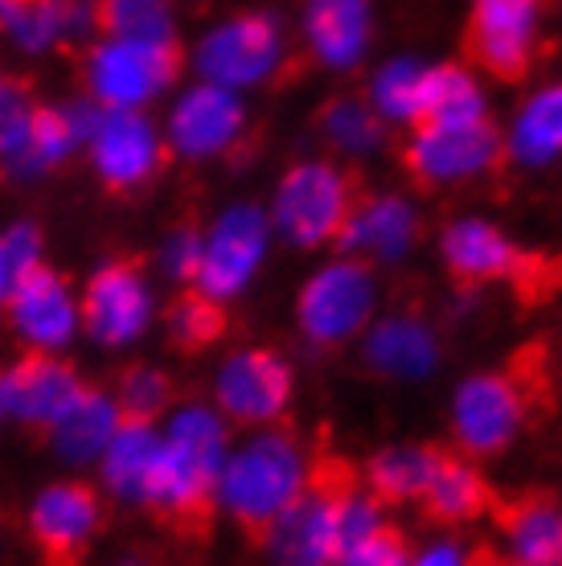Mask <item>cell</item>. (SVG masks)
Listing matches in <instances>:
<instances>
[{
  "label": "cell",
  "instance_id": "7402d4cb",
  "mask_svg": "<svg viewBox=\"0 0 562 566\" xmlns=\"http://www.w3.org/2000/svg\"><path fill=\"white\" fill-rule=\"evenodd\" d=\"M304 50L324 71H357L374 42L370 0H304Z\"/></svg>",
  "mask_w": 562,
  "mask_h": 566
},
{
  "label": "cell",
  "instance_id": "484cf974",
  "mask_svg": "<svg viewBox=\"0 0 562 566\" xmlns=\"http://www.w3.org/2000/svg\"><path fill=\"white\" fill-rule=\"evenodd\" d=\"M506 156L521 169H547L562 160V78L538 86L518 107L506 132Z\"/></svg>",
  "mask_w": 562,
  "mask_h": 566
},
{
  "label": "cell",
  "instance_id": "8d00e7d4",
  "mask_svg": "<svg viewBox=\"0 0 562 566\" xmlns=\"http://www.w3.org/2000/svg\"><path fill=\"white\" fill-rule=\"evenodd\" d=\"M42 239H45L42 222H29V218L13 222V227L0 234V251H4L9 263H13V275L42 259Z\"/></svg>",
  "mask_w": 562,
  "mask_h": 566
},
{
  "label": "cell",
  "instance_id": "44dd1931",
  "mask_svg": "<svg viewBox=\"0 0 562 566\" xmlns=\"http://www.w3.org/2000/svg\"><path fill=\"white\" fill-rule=\"evenodd\" d=\"M489 517L513 566H562V496L547 489L497 496Z\"/></svg>",
  "mask_w": 562,
  "mask_h": 566
},
{
  "label": "cell",
  "instance_id": "4dcf8cb0",
  "mask_svg": "<svg viewBox=\"0 0 562 566\" xmlns=\"http://www.w3.org/2000/svg\"><path fill=\"white\" fill-rule=\"evenodd\" d=\"M316 128H321L324 144L341 156H362L378 153L382 140H386V119H382L374 107H370L366 95H337L329 99L316 115Z\"/></svg>",
  "mask_w": 562,
  "mask_h": 566
},
{
  "label": "cell",
  "instance_id": "1f68e13d",
  "mask_svg": "<svg viewBox=\"0 0 562 566\" xmlns=\"http://www.w3.org/2000/svg\"><path fill=\"white\" fill-rule=\"evenodd\" d=\"M427 74H431V62H419V57H391V62H382L366 91L370 107H374L386 124L410 128L423 112Z\"/></svg>",
  "mask_w": 562,
  "mask_h": 566
},
{
  "label": "cell",
  "instance_id": "8fae6325",
  "mask_svg": "<svg viewBox=\"0 0 562 566\" xmlns=\"http://www.w3.org/2000/svg\"><path fill=\"white\" fill-rule=\"evenodd\" d=\"M398 165L419 189H456L506 169V132L492 124V115L472 124L410 128L398 148Z\"/></svg>",
  "mask_w": 562,
  "mask_h": 566
},
{
  "label": "cell",
  "instance_id": "b9f144b4",
  "mask_svg": "<svg viewBox=\"0 0 562 566\" xmlns=\"http://www.w3.org/2000/svg\"><path fill=\"white\" fill-rule=\"evenodd\" d=\"M0 423H4V369H0Z\"/></svg>",
  "mask_w": 562,
  "mask_h": 566
},
{
  "label": "cell",
  "instance_id": "ba28073f",
  "mask_svg": "<svg viewBox=\"0 0 562 566\" xmlns=\"http://www.w3.org/2000/svg\"><path fill=\"white\" fill-rule=\"evenodd\" d=\"M86 153H91V172H95L98 193L115 206L140 201L177 160L165 132L136 107L98 112L95 128L86 136Z\"/></svg>",
  "mask_w": 562,
  "mask_h": 566
},
{
  "label": "cell",
  "instance_id": "4fadbf2b",
  "mask_svg": "<svg viewBox=\"0 0 562 566\" xmlns=\"http://www.w3.org/2000/svg\"><path fill=\"white\" fill-rule=\"evenodd\" d=\"M148 321H153L148 255L115 251L86 280L83 296H79V328L103 349H119V345L144 337Z\"/></svg>",
  "mask_w": 562,
  "mask_h": 566
},
{
  "label": "cell",
  "instance_id": "836d02e7",
  "mask_svg": "<svg viewBox=\"0 0 562 566\" xmlns=\"http://www.w3.org/2000/svg\"><path fill=\"white\" fill-rule=\"evenodd\" d=\"M91 33L124 42L173 38V0H91Z\"/></svg>",
  "mask_w": 562,
  "mask_h": 566
},
{
  "label": "cell",
  "instance_id": "8992f818",
  "mask_svg": "<svg viewBox=\"0 0 562 566\" xmlns=\"http://www.w3.org/2000/svg\"><path fill=\"white\" fill-rule=\"evenodd\" d=\"M362 189H366L362 177L329 156L295 160L283 169L275 193H271V230L295 251L337 247Z\"/></svg>",
  "mask_w": 562,
  "mask_h": 566
},
{
  "label": "cell",
  "instance_id": "3957f363",
  "mask_svg": "<svg viewBox=\"0 0 562 566\" xmlns=\"http://www.w3.org/2000/svg\"><path fill=\"white\" fill-rule=\"evenodd\" d=\"M312 468V443L288 423L251 431L247 443L230 448L218 481V513L259 551L295 496L304 493Z\"/></svg>",
  "mask_w": 562,
  "mask_h": 566
},
{
  "label": "cell",
  "instance_id": "9a60e30c",
  "mask_svg": "<svg viewBox=\"0 0 562 566\" xmlns=\"http://www.w3.org/2000/svg\"><path fill=\"white\" fill-rule=\"evenodd\" d=\"M542 0H472L465 25V54L472 71L497 83H525L538 62Z\"/></svg>",
  "mask_w": 562,
  "mask_h": 566
},
{
  "label": "cell",
  "instance_id": "5bb4252c",
  "mask_svg": "<svg viewBox=\"0 0 562 566\" xmlns=\"http://www.w3.org/2000/svg\"><path fill=\"white\" fill-rule=\"evenodd\" d=\"M295 402V369L271 345H242L218 366L214 411L230 427L263 431L288 419Z\"/></svg>",
  "mask_w": 562,
  "mask_h": 566
},
{
  "label": "cell",
  "instance_id": "d6986e66",
  "mask_svg": "<svg viewBox=\"0 0 562 566\" xmlns=\"http://www.w3.org/2000/svg\"><path fill=\"white\" fill-rule=\"evenodd\" d=\"M83 382L86 378L71 357L54 349H25L4 369V419H13L29 439L42 443Z\"/></svg>",
  "mask_w": 562,
  "mask_h": 566
},
{
  "label": "cell",
  "instance_id": "7a4b0ae2",
  "mask_svg": "<svg viewBox=\"0 0 562 566\" xmlns=\"http://www.w3.org/2000/svg\"><path fill=\"white\" fill-rule=\"evenodd\" d=\"M554 407V386L538 349L518 354L501 369L468 374L451 395V443L477 464L506 455L538 415Z\"/></svg>",
  "mask_w": 562,
  "mask_h": 566
},
{
  "label": "cell",
  "instance_id": "f35d334b",
  "mask_svg": "<svg viewBox=\"0 0 562 566\" xmlns=\"http://www.w3.org/2000/svg\"><path fill=\"white\" fill-rule=\"evenodd\" d=\"M465 566H513V563H509L506 551H497V546H489V542H480V546H468Z\"/></svg>",
  "mask_w": 562,
  "mask_h": 566
},
{
  "label": "cell",
  "instance_id": "e575fe53",
  "mask_svg": "<svg viewBox=\"0 0 562 566\" xmlns=\"http://www.w3.org/2000/svg\"><path fill=\"white\" fill-rule=\"evenodd\" d=\"M201 247H206V227L197 222L194 213H181L165 239H160V251H156V268L165 280H173L177 287L185 283H197V271H201Z\"/></svg>",
  "mask_w": 562,
  "mask_h": 566
},
{
  "label": "cell",
  "instance_id": "83f0119b",
  "mask_svg": "<svg viewBox=\"0 0 562 566\" xmlns=\"http://www.w3.org/2000/svg\"><path fill=\"white\" fill-rule=\"evenodd\" d=\"M230 333V308L197 283H185L165 304V340L177 357H201Z\"/></svg>",
  "mask_w": 562,
  "mask_h": 566
},
{
  "label": "cell",
  "instance_id": "ffe728a7",
  "mask_svg": "<svg viewBox=\"0 0 562 566\" xmlns=\"http://www.w3.org/2000/svg\"><path fill=\"white\" fill-rule=\"evenodd\" d=\"M419 239L423 213L415 201L403 198V193H370V189H362L337 247L353 259H366L370 268H382V263L407 259L419 247Z\"/></svg>",
  "mask_w": 562,
  "mask_h": 566
},
{
  "label": "cell",
  "instance_id": "ac0fdd59",
  "mask_svg": "<svg viewBox=\"0 0 562 566\" xmlns=\"http://www.w3.org/2000/svg\"><path fill=\"white\" fill-rule=\"evenodd\" d=\"M4 321L25 340V349H66L79 333V300H74L71 275L50 268L45 259L17 271L4 296Z\"/></svg>",
  "mask_w": 562,
  "mask_h": 566
},
{
  "label": "cell",
  "instance_id": "f1b7e54d",
  "mask_svg": "<svg viewBox=\"0 0 562 566\" xmlns=\"http://www.w3.org/2000/svg\"><path fill=\"white\" fill-rule=\"evenodd\" d=\"M156 452H160V431H156V423H132V419H124V423L115 427L112 443L98 455L103 489L115 501H124V505H140Z\"/></svg>",
  "mask_w": 562,
  "mask_h": 566
},
{
  "label": "cell",
  "instance_id": "5b68a950",
  "mask_svg": "<svg viewBox=\"0 0 562 566\" xmlns=\"http://www.w3.org/2000/svg\"><path fill=\"white\" fill-rule=\"evenodd\" d=\"M189 66V50L181 38H153V42H124V38H98L79 54V91L98 112H144L160 99L169 86L181 83Z\"/></svg>",
  "mask_w": 562,
  "mask_h": 566
},
{
  "label": "cell",
  "instance_id": "f546056e",
  "mask_svg": "<svg viewBox=\"0 0 562 566\" xmlns=\"http://www.w3.org/2000/svg\"><path fill=\"white\" fill-rule=\"evenodd\" d=\"M489 119V95L477 83V74L460 62H431L423 112L410 128H436V124H472ZM407 128V132H410Z\"/></svg>",
  "mask_w": 562,
  "mask_h": 566
},
{
  "label": "cell",
  "instance_id": "d590c367",
  "mask_svg": "<svg viewBox=\"0 0 562 566\" xmlns=\"http://www.w3.org/2000/svg\"><path fill=\"white\" fill-rule=\"evenodd\" d=\"M410 554H415V546H410L407 530L386 522L370 538L357 542V546L341 551L333 558V566H410Z\"/></svg>",
  "mask_w": 562,
  "mask_h": 566
},
{
  "label": "cell",
  "instance_id": "603a6c76",
  "mask_svg": "<svg viewBox=\"0 0 562 566\" xmlns=\"http://www.w3.org/2000/svg\"><path fill=\"white\" fill-rule=\"evenodd\" d=\"M362 357L386 382H419L439 369V337L415 312H391L362 333Z\"/></svg>",
  "mask_w": 562,
  "mask_h": 566
},
{
  "label": "cell",
  "instance_id": "30bf717a",
  "mask_svg": "<svg viewBox=\"0 0 562 566\" xmlns=\"http://www.w3.org/2000/svg\"><path fill=\"white\" fill-rule=\"evenodd\" d=\"M107 530V493L83 476L50 481L29 501L25 538L38 566H91Z\"/></svg>",
  "mask_w": 562,
  "mask_h": 566
},
{
  "label": "cell",
  "instance_id": "6da1fadb",
  "mask_svg": "<svg viewBox=\"0 0 562 566\" xmlns=\"http://www.w3.org/2000/svg\"><path fill=\"white\" fill-rule=\"evenodd\" d=\"M230 455V423L206 402H189L160 436L136 510L181 546H206L218 530V481Z\"/></svg>",
  "mask_w": 562,
  "mask_h": 566
},
{
  "label": "cell",
  "instance_id": "2e32d148",
  "mask_svg": "<svg viewBox=\"0 0 562 566\" xmlns=\"http://www.w3.org/2000/svg\"><path fill=\"white\" fill-rule=\"evenodd\" d=\"M271 218L263 206L254 201H235L206 227V247H201V271H197V287L210 292L214 300L230 304L242 296L259 268L268 263L271 251Z\"/></svg>",
  "mask_w": 562,
  "mask_h": 566
},
{
  "label": "cell",
  "instance_id": "4316f807",
  "mask_svg": "<svg viewBox=\"0 0 562 566\" xmlns=\"http://www.w3.org/2000/svg\"><path fill=\"white\" fill-rule=\"evenodd\" d=\"M439 460V443H386L362 464V484L386 510L419 505L423 489L431 481Z\"/></svg>",
  "mask_w": 562,
  "mask_h": 566
},
{
  "label": "cell",
  "instance_id": "d6a6232c",
  "mask_svg": "<svg viewBox=\"0 0 562 566\" xmlns=\"http://www.w3.org/2000/svg\"><path fill=\"white\" fill-rule=\"evenodd\" d=\"M112 398L119 407V419L132 423H156L160 415H169L177 407V382L169 369L148 366V361H132L115 374Z\"/></svg>",
  "mask_w": 562,
  "mask_h": 566
},
{
  "label": "cell",
  "instance_id": "7c38bea8",
  "mask_svg": "<svg viewBox=\"0 0 562 566\" xmlns=\"http://www.w3.org/2000/svg\"><path fill=\"white\" fill-rule=\"evenodd\" d=\"M197 71L206 83L247 91V86H271L288 78L292 54L283 25L271 13H235L230 21L214 25L197 45Z\"/></svg>",
  "mask_w": 562,
  "mask_h": 566
},
{
  "label": "cell",
  "instance_id": "74e56055",
  "mask_svg": "<svg viewBox=\"0 0 562 566\" xmlns=\"http://www.w3.org/2000/svg\"><path fill=\"white\" fill-rule=\"evenodd\" d=\"M468 546H460L456 538H439L431 546H423L419 554H410V566H465Z\"/></svg>",
  "mask_w": 562,
  "mask_h": 566
},
{
  "label": "cell",
  "instance_id": "d4e9b609",
  "mask_svg": "<svg viewBox=\"0 0 562 566\" xmlns=\"http://www.w3.org/2000/svg\"><path fill=\"white\" fill-rule=\"evenodd\" d=\"M119 423H124V419H119V407H115L112 390L95 382H83L79 395H74V402L62 411V419L50 427V436H45L42 443L54 448V455L71 460V464H95L98 455H103V448L112 443Z\"/></svg>",
  "mask_w": 562,
  "mask_h": 566
},
{
  "label": "cell",
  "instance_id": "ab89813d",
  "mask_svg": "<svg viewBox=\"0 0 562 566\" xmlns=\"http://www.w3.org/2000/svg\"><path fill=\"white\" fill-rule=\"evenodd\" d=\"M9 283H13V263L0 251V308H4V296H9Z\"/></svg>",
  "mask_w": 562,
  "mask_h": 566
},
{
  "label": "cell",
  "instance_id": "cb8c5ba5",
  "mask_svg": "<svg viewBox=\"0 0 562 566\" xmlns=\"http://www.w3.org/2000/svg\"><path fill=\"white\" fill-rule=\"evenodd\" d=\"M492 501H497V493H492L485 468L472 455L456 452V448H439L431 481H427V489L419 496L423 517L439 525V530H460V525L489 517Z\"/></svg>",
  "mask_w": 562,
  "mask_h": 566
},
{
  "label": "cell",
  "instance_id": "52a82bcc",
  "mask_svg": "<svg viewBox=\"0 0 562 566\" xmlns=\"http://www.w3.org/2000/svg\"><path fill=\"white\" fill-rule=\"evenodd\" d=\"M378 316V268L341 255L295 292V328L312 349H345Z\"/></svg>",
  "mask_w": 562,
  "mask_h": 566
},
{
  "label": "cell",
  "instance_id": "9c48e42d",
  "mask_svg": "<svg viewBox=\"0 0 562 566\" xmlns=\"http://www.w3.org/2000/svg\"><path fill=\"white\" fill-rule=\"evenodd\" d=\"M439 263L460 287L506 283L525 300L550 292V263L521 251L489 218H456L439 230Z\"/></svg>",
  "mask_w": 562,
  "mask_h": 566
},
{
  "label": "cell",
  "instance_id": "277c9868",
  "mask_svg": "<svg viewBox=\"0 0 562 566\" xmlns=\"http://www.w3.org/2000/svg\"><path fill=\"white\" fill-rule=\"evenodd\" d=\"M353 484H362V472L316 439L309 484L263 534L259 554H268L271 566H333V558H337V505Z\"/></svg>",
  "mask_w": 562,
  "mask_h": 566
},
{
  "label": "cell",
  "instance_id": "60d3db41",
  "mask_svg": "<svg viewBox=\"0 0 562 566\" xmlns=\"http://www.w3.org/2000/svg\"><path fill=\"white\" fill-rule=\"evenodd\" d=\"M115 566H165L160 558H153V554H124Z\"/></svg>",
  "mask_w": 562,
  "mask_h": 566
},
{
  "label": "cell",
  "instance_id": "e0dca14e",
  "mask_svg": "<svg viewBox=\"0 0 562 566\" xmlns=\"http://www.w3.org/2000/svg\"><path fill=\"white\" fill-rule=\"evenodd\" d=\"M247 128H251V119H247L239 91L201 78L169 112L165 140H169L173 156L194 160V165H201V160H239V153L251 144Z\"/></svg>",
  "mask_w": 562,
  "mask_h": 566
}]
</instances>
